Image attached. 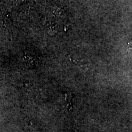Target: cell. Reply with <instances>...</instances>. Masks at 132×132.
Instances as JSON below:
<instances>
[{
	"instance_id": "obj_1",
	"label": "cell",
	"mask_w": 132,
	"mask_h": 132,
	"mask_svg": "<svg viewBox=\"0 0 132 132\" xmlns=\"http://www.w3.org/2000/svg\"><path fill=\"white\" fill-rule=\"evenodd\" d=\"M48 32H52L51 35H54L57 32V25L53 22H50V25L48 26Z\"/></svg>"
}]
</instances>
